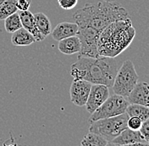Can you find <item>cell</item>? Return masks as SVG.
<instances>
[{
  "label": "cell",
  "mask_w": 149,
  "mask_h": 146,
  "mask_svg": "<svg viewBox=\"0 0 149 146\" xmlns=\"http://www.w3.org/2000/svg\"><path fill=\"white\" fill-rule=\"evenodd\" d=\"M130 104H138L149 107V84L140 82L136 84L127 97Z\"/></svg>",
  "instance_id": "obj_11"
},
{
  "label": "cell",
  "mask_w": 149,
  "mask_h": 146,
  "mask_svg": "<svg viewBox=\"0 0 149 146\" xmlns=\"http://www.w3.org/2000/svg\"><path fill=\"white\" fill-rule=\"evenodd\" d=\"M130 105L128 100L119 95H113L105 100L102 105L93 112L88 119L89 123L100 119L109 118L123 114Z\"/></svg>",
  "instance_id": "obj_6"
},
{
  "label": "cell",
  "mask_w": 149,
  "mask_h": 146,
  "mask_svg": "<svg viewBox=\"0 0 149 146\" xmlns=\"http://www.w3.org/2000/svg\"><path fill=\"white\" fill-rule=\"evenodd\" d=\"M19 15L20 19H21L23 27L26 29L28 31H30L33 35L36 42H41L45 39V37L38 31L37 26H36L34 15L31 11H29V10L20 11V13Z\"/></svg>",
  "instance_id": "obj_13"
},
{
  "label": "cell",
  "mask_w": 149,
  "mask_h": 146,
  "mask_svg": "<svg viewBox=\"0 0 149 146\" xmlns=\"http://www.w3.org/2000/svg\"><path fill=\"white\" fill-rule=\"evenodd\" d=\"M22 27L23 26L18 13H15L4 19V28L9 33H14Z\"/></svg>",
  "instance_id": "obj_19"
},
{
  "label": "cell",
  "mask_w": 149,
  "mask_h": 146,
  "mask_svg": "<svg viewBox=\"0 0 149 146\" xmlns=\"http://www.w3.org/2000/svg\"><path fill=\"white\" fill-rule=\"evenodd\" d=\"M17 10L15 0H5L0 5V20H4L9 15L16 13Z\"/></svg>",
  "instance_id": "obj_20"
},
{
  "label": "cell",
  "mask_w": 149,
  "mask_h": 146,
  "mask_svg": "<svg viewBox=\"0 0 149 146\" xmlns=\"http://www.w3.org/2000/svg\"><path fill=\"white\" fill-rule=\"evenodd\" d=\"M142 124V121L136 117H130L127 122L128 128L132 130H139Z\"/></svg>",
  "instance_id": "obj_21"
},
{
  "label": "cell",
  "mask_w": 149,
  "mask_h": 146,
  "mask_svg": "<svg viewBox=\"0 0 149 146\" xmlns=\"http://www.w3.org/2000/svg\"><path fill=\"white\" fill-rule=\"evenodd\" d=\"M129 118V115L125 112L115 117L95 121L90 123L89 131L101 135L109 143L123 130L128 128L127 122Z\"/></svg>",
  "instance_id": "obj_4"
},
{
  "label": "cell",
  "mask_w": 149,
  "mask_h": 146,
  "mask_svg": "<svg viewBox=\"0 0 149 146\" xmlns=\"http://www.w3.org/2000/svg\"><path fill=\"white\" fill-rule=\"evenodd\" d=\"M59 6L65 10H70L76 6L78 0H58Z\"/></svg>",
  "instance_id": "obj_23"
},
{
  "label": "cell",
  "mask_w": 149,
  "mask_h": 146,
  "mask_svg": "<svg viewBox=\"0 0 149 146\" xmlns=\"http://www.w3.org/2000/svg\"><path fill=\"white\" fill-rule=\"evenodd\" d=\"M108 145H148L139 130L127 128L114 138Z\"/></svg>",
  "instance_id": "obj_10"
},
{
  "label": "cell",
  "mask_w": 149,
  "mask_h": 146,
  "mask_svg": "<svg viewBox=\"0 0 149 146\" xmlns=\"http://www.w3.org/2000/svg\"><path fill=\"white\" fill-rule=\"evenodd\" d=\"M81 145L82 146H106L109 145V142L101 135L89 131L81 141Z\"/></svg>",
  "instance_id": "obj_18"
},
{
  "label": "cell",
  "mask_w": 149,
  "mask_h": 146,
  "mask_svg": "<svg viewBox=\"0 0 149 146\" xmlns=\"http://www.w3.org/2000/svg\"><path fill=\"white\" fill-rule=\"evenodd\" d=\"M129 18L128 12L120 3L107 1L86 3L72 16L79 27H91L99 32L114 21Z\"/></svg>",
  "instance_id": "obj_1"
},
{
  "label": "cell",
  "mask_w": 149,
  "mask_h": 146,
  "mask_svg": "<svg viewBox=\"0 0 149 146\" xmlns=\"http://www.w3.org/2000/svg\"><path fill=\"white\" fill-rule=\"evenodd\" d=\"M138 79L139 76L133 63L129 59L125 61L118 69L112 85L114 94L127 98L138 83Z\"/></svg>",
  "instance_id": "obj_5"
},
{
  "label": "cell",
  "mask_w": 149,
  "mask_h": 146,
  "mask_svg": "<svg viewBox=\"0 0 149 146\" xmlns=\"http://www.w3.org/2000/svg\"><path fill=\"white\" fill-rule=\"evenodd\" d=\"M109 97V86L105 84H93L88 99L86 103V111L92 114Z\"/></svg>",
  "instance_id": "obj_9"
},
{
  "label": "cell",
  "mask_w": 149,
  "mask_h": 146,
  "mask_svg": "<svg viewBox=\"0 0 149 146\" xmlns=\"http://www.w3.org/2000/svg\"><path fill=\"white\" fill-rule=\"evenodd\" d=\"M4 1H5V0H0V5H1V4H2V3L4 2Z\"/></svg>",
  "instance_id": "obj_25"
},
{
  "label": "cell",
  "mask_w": 149,
  "mask_h": 146,
  "mask_svg": "<svg viewBox=\"0 0 149 146\" xmlns=\"http://www.w3.org/2000/svg\"><path fill=\"white\" fill-rule=\"evenodd\" d=\"M101 32L91 27H79L76 36L80 39L81 48L79 53L80 56L97 57V41Z\"/></svg>",
  "instance_id": "obj_7"
},
{
  "label": "cell",
  "mask_w": 149,
  "mask_h": 146,
  "mask_svg": "<svg viewBox=\"0 0 149 146\" xmlns=\"http://www.w3.org/2000/svg\"><path fill=\"white\" fill-rule=\"evenodd\" d=\"M58 48L61 53L65 55H73L79 53L81 48L80 39L77 36L67 37L58 42Z\"/></svg>",
  "instance_id": "obj_14"
},
{
  "label": "cell",
  "mask_w": 149,
  "mask_h": 146,
  "mask_svg": "<svg viewBox=\"0 0 149 146\" xmlns=\"http://www.w3.org/2000/svg\"><path fill=\"white\" fill-rule=\"evenodd\" d=\"M92 85V83L84 80H74L70 89L71 102L77 107L86 106Z\"/></svg>",
  "instance_id": "obj_8"
},
{
  "label": "cell",
  "mask_w": 149,
  "mask_h": 146,
  "mask_svg": "<svg viewBox=\"0 0 149 146\" xmlns=\"http://www.w3.org/2000/svg\"><path fill=\"white\" fill-rule=\"evenodd\" d=\"M136 37L130 18L117 20L104 28L97 41L99 56L116 57L127 49Z\"/></svg>",
  "instance_id": "obj_3"
},
{
  "label": "cell",
  "mask_w": 149,
  "mask_h": 146,
  "mask_svg": "<svg viewBox=\"0 0 149 146\" xmlns=\"http://www.w3.org/2000/svg\"><path fill=\"white\" fill-rule=\"evenodd\" d=\"M34 17L38 31L46 38L52 32V26L49 19L45 14L41 12L34 14Z\"/></svg>",
  "instance_id": "obj_16"
},
{
  "label": "cell",
  "mask_w": 149,
  "mask_h": 146,
  "mask_svg": "<svg viewBox=\"0 0 149 146\" xmlns=\"http://www.w3.org/2000/svg\"><path fill=\"white\" fill-rule=\"evenodd\" d=\"M15 2L19 10L26 11V10H29L31 0H15Z\"/></svg>",
  "instance_id": "obj_24"
},
{
  "label": "cell",
  "mask_w": 149,
  "mask_h": 146,
  "mask_svg": "<svg viewBox=\"0 0 149 146\" xmlns=\"http://www.w3.org/2000/svg\"><path fill=\"white\" fill-rule=\"evenodd\" d=\"M104 1H107V2H113L114 0H104Z\"/></svg>",
  "instance_id": "obj_26"
},
{
  "label": "cell",
  "mask_w": 149,
  "mask_h": 146,
  "mask_svg": "<svg viewBox=\"0 0 149 146\" xmlns=\"http://www.w3.org/2000/svg\"><path fill=\"white\" fill-rule=\"evenodd\" d=\"M78 29V25L74 22H62L56 26V27L52 30L51 35L55 41L59 42L67 37L76 36Z\"/></svg>",
  "instance_id": "obj_12"
},
{
  "label": "cell",
  "mask_w": 149,
  "mask_h": 146,
  "mask_svg": "<svg viewBox=\"0 0 149 146\" xmlns=\"http://www.w3.org/2000/svg\"><path fill=\"white\" fill-rule=\"evenodd\" d=\"M125 112L129 117H136L142 122L149 118V107L138 104H130Z\"/></svg>",
  "instance_id": "obj_17"
},
{
  "label": "cell",
  "mask_w": 149,
  "mask_h": 146,
  "mask_svg": "<svg viewBox=\"0 0 149 146\" xmlns=\"http://www.w3.org/2000/svg\"><path fill=\"white\" fill-rule=\"evenodd\" d=\"M118 72V64L114 57L99 56L89 57L78 56L70 67V74L74 80H84L94 84L113 85Z\"/></svg>",
  "instance_id": "obj_2"
},
{
  "label": "cell",
  "mask_w": 149,
  "mask_h": 146,
  "mask_svg": "<svg viewBox=\"0 0 149 146\" xmlns=\"http://www.w3.org/2000/svg\"><path fill=\"white\" fill-rule=\"evenodd\" d=\"M139 131L149 145V118L144 122H142V124L140 128Z\"/></svg>",
  "instance_id": "obj_22"
},
{
  "label": "cell",
  "mask_w": 149,
  "mask_h": 146,
  "mask_svg": "<svg viewBox=\"0 0 149 146\" xmlns=\"http://www.w3.org/2000/svg\"><path fill=\"white\" fill-rule=\"evenodd\" d=\"M35 42H36V40L33 37V35L24 27L20 28L18 30L12 33L11 43L14 46H30L31 44H32Z\"/></svg>",
  "instance_id": "obj_15"
}]
</instances>
